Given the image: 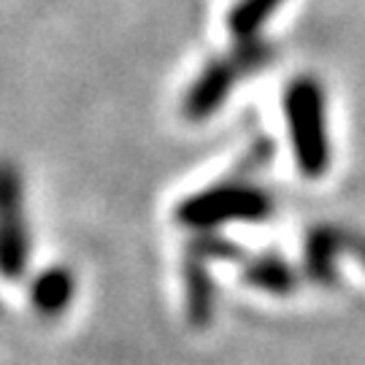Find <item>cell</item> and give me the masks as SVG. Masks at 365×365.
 Here are the masks:
<instances>
[{
	"label": "cell",
	"instance_id": "1",
	"mask_svg": "<svg viewBox=\"0 0 365 365\" xmlns=\"http://www.w3.org/2000/svg\"><path fill=\"white\" fill-rule=\"evenodd\" d=\"M279 0H247L238 14H235V30H252V25L262 19L265 14L274 9Z\"/></svg>",
	"mask_w": 365,
	"mask_h": 365
}]
</instances>
